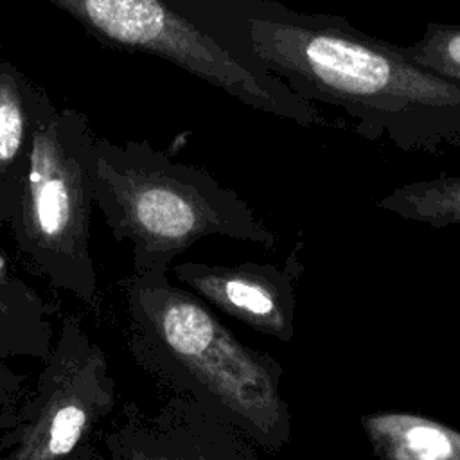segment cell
I'll return each mask as SVG.
<instances>
[{
	"instance_id": "15",
	"label": "cell",
	"mask_w": 460,
	"mask_h": 460,
	"mask_svg": "<svg viewBox=\"0 0 460 460\" xmlns=\"http://www.w3.org/2000/svg\"><path fill=\"white\" fill-rule=\"evenodd\" d=\"M81 460H115L113 456H110L104 449L101 451L99 447H95V449H92L84 458H81Z\"/></svg>"
},
{
	"instance_id": "9",
	"label": "cell",
	"mask_w": 460,
	"mask_h": 460,
	"mask_svg": "<svg viewBox=\"0 0 460 460\" xmlns=\"http://www.w3.org/2000/svg\"><path fill=\"white\" fill-rule=\"evenodd\" d=\"M56 106L13 63L0 61V223L7 225L40 122Z\"/></svg>"
},
{
	"instance_id": "11",
	"label": "cell",
	"mask_w": 460,
	"mask_h": 460,
	"mask_svg": "<svg viewBox=\"0 0 460 460\" xmlns=\"http://www.w3.org/2000/svg\"><path fill=\"white\" fill-rule=\"evenodd\" d=\"M50 320H25L0 323V431L11 422L16 408L23 401L27 376L11 359H45L52 349Z\"/></svg>"
},
{
	"instance_id": "6",
	"label": "cell",
	"mask_w": 460,
	"mask_h": 460,
	"mask_svg": "<svg viewBox=\"0 0 460 460\" xmlns=\"http://www.w3.org/2000/svg\"><path fill=\"white\" fill-rule=\"evenodd\" d=\"M115 404L104 350L77 314H66L31 395L0 431V460H81Z\"/></svg>"
},
{
	"instance_id": "8",
	"label": "cell",
	"mask_w": 460,
	"mask_h": 460,
	"mask_svg": "<svg viewBox=\"0 0 460 460\" xmlns=\"http://www.w3.org/2000/svg\"><path fill=\"white\" fill-rule=\"evenodd\" d=\"M253 446L194 402L172 395L153 415L128 406L102 437L115 460H259Z\"/></svg>"
},
{
	"instance_id": "13",
	"label": "cell",
	"mask_w": 460,
	"mask_h": 460,
	"mask_svg": "<svg viewBox=\"0 0 460 460\" xmlns=\"http://www.w3.org/2000/svg\"><path fill=\"white\" fill-rule=\"evenodd\" d=\"M399 49L413 63L460 83V23L429 22L420 40Z\"/></svg>"
},
{
	"instance_id": "5",
	"label": "cell",
	"mask_w": 460,
	"mask_h": 460,
	"mask_svg": "<svg viewBox=\"0 0 460 460\" xmlns=\"http://www.w3.org/2000/svg\"><path fill=\"white\" fill-rule=\"evenodd\" d=\"M99 41L162 58L243 104L302 128L323 126L316 108L280 79L208 34L171 0H49Z\"/></svg>"
},
{
	"instance_id": "4",
	"label": "cell",
	"mask_w": 460,
	"mask_h": 460,
	"mask_svg": "<svg viewBox=\"0 0 460 460\" xmlns=\"http://www.w3.org/2000/svg\"><path fill=\"white\" fill-rule=\"evenodd\" d=\"M93 138L86 115L70 108H56L40 122L7 226L27 270L95 309L99 279L90 246Z\"/></svg>"
},
{
	"instance_id": "2",
	"label": "cell",
	"mask_w": 460,
	"mask_h": 460,
	"mask_svg": "<svg viewBox=\"0 0 460 460\" xmlns=\"http://www.w3.org/2000/svg\"><path fill=\"white\" fill-rule=\"evenodd\" d=\"M126 341L137 365L169 395L194 402L257 447L279 455L291 438L282 365L244 345L190 289L167 273L120 284Z\"/></svg>"
},
{
	"instance_id": "1",
	"label": "cell",
	"mask_w": 460,
	"mask_h": 460,
	"mask_svg": "<svg viewBox=\"0 0 460 460\" xmlns=\"http://www.w3.org/2000/svg\"><path fill=\"white\" fill-rule=\"evenodd\" d=\"M300 99L341 108L368 140L437 155L460 146V83L406 58L341 14L277 0H171Z\"/></svg>"
},
{
	"instance_id": "12",
	"label": "cell",
	"mask_w": 460,
	"mask_h": 460,
	"mask_svg": "<svg viewBox=\"0 0 460 460\" xmlns=\"http://www.w3.org/2000/svg\"><path fill=\"white\" fill-rule=\"evenodd\" d=\"M377 207L401 219L433 228L460 225V176L440 174L404 183L383 196Z\"/></svg>"
},
{
	"instance_id": "14",
	"label": "cell",
	"mask_w": 460,
	"mask_h": 460,
	"mask_svg": "<svg viewBox=\"0 0 460 460\" xmlns=\"http://www.w3.org/2000/svg\"><path fill=\"white\" fill-rule=\"evenodd\" d=\"M25 320H49V309L31 286L11 273L0 244V323Z\"/></svg>"
},
{
	"instance_id": "7",
	"label": "cell",
	"mask_w": 460,
	"mask_h": 460,
	"mask_svg": "<svg viewBox=\"0 0 460 460\" xmlns=\"http://www.w3.org/2000/svg\"><path fill=\"white\" fill-rule=\"evenodd\" d=\"M302 243L282 264L181 262L171 266L174 279L208 305L261 334L280 341L295 336L296 284L304 271Z\"/></svg>"
},
{
	"instance_id": "3",
	"label": "cell",
	"mask_w": 460,
	"mask_h": 460,
	"mask_svg": "<svg viewBox=\"0 0 460 460\" xmlns=\"http://www.w3.org/2000/svg\"><path fill=\"white\" fill-rule=\"evenodd\" d=\"M90 174L93 203L111 235L131 246L133 273H169L178 255L212 235L277 244L275 232L235 190L146 140L117 144L95 135Z\"/></svg>"
},
{
	"instance_id": "10",
	"label": "cell",
	"mask_w": 460,
	"mask_h": 460,
	"mask_svg": "<svg viewBox=\"0 0 460 460\" xmlns=\"http://www.w3.org/2000/svg\"><path fill=\"white\" fill-rule=\"evenodd\" d=\"M361 428L377 460H460V431L426 415L381 410Z\"/></svg>"
}]
</instances>
